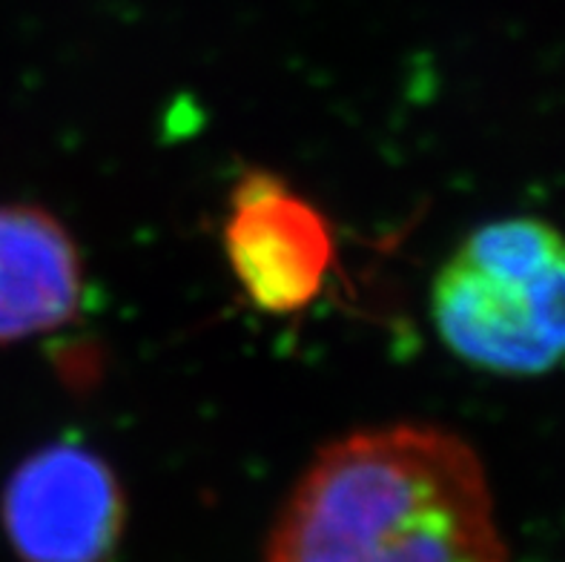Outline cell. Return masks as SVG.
Returning <instances> with one entry per match:
<instances>
[{"label":"cell","instance_id":"1","mask_svg":"<svg viewBox=\"0 0 565 562\" xmlns=\"http://www.w3.org/2000/svg\"><path fill=\"white\" fill-rule=\"evenodd\" d=\"M265 562H509L477 450L425 422L324 445L287 497Z\"/></svg>","mask_w":565,"mask_h":562},{"label":"cell","instance_id":"2","mask_svg":"<svg viewBox=\"0 0 565 562\" xmlns=\"http://www.w3.org/2000/svg\"><path fill=\"white\" fill-rule=\"evenodd\" d=\"M430 321L454 357L500 377L565 362V235L511 215L473 230L439 267Z\"/></svg>","mask_w":565,"mask_h":562},{"label":"cell","instance_id":"3","mask_svg":"<svg viewBox=\"0 0 565 562\" xmlns=\"http://www.w3.org/2000/svg\"><path fill=\"white\" fill-rule=\"evenodd\" d=\"M0 517L21 562H113L127 531V497L104 456L64 439L9 474Z\"/></svg>","mask_w":565,"mask_h":562},{"label":"cell","instance_id":"4","mask_svg":"<svg viewBox=\"0 0 565 562\" xmlns=\"http://www.w3.org/2000/svg\"><path fill=\"white\" fill-rule=\"evenodd\" d=\"M222 238L247 299L273 316L313 305L337 256L328 219L267 170L236 184Z\"/></svg>","mask_w":565,"mask_h":562},{"label":"cell","instance_id":"5","mask_svg":"<svg viewBox=\"0 0 565 562\" xmlns=\"http://www.w3.org/2000/svg\"><path fill=\"white\" fill-rule=\"evenodd\" d=\"M81 293L84 264L61 219L38 204H0V344L64 328Z\"/></svg>","mask_w":565,"mask_h":562}]
</instances>
